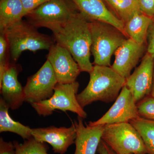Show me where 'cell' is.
Masks as SVG:
<instances>
[{
	"label": "cell",
	"instance_id": "obj_1",
	"mask_svg": "<svg viewBox=\"0 0 154 154\" xmlns=\"http://www.w3.org/2000/svg\"><path fill=\"white\" fill-rule=\"evenodd\" d=\"M51 31L56 42L69 51L81 72L90 73L94 67L90 60L92 38L90 22L77 12L65 24Z\"/></svg>",
	"mask_w": 154,
	"mask_h": 154
},
{
	"label": "cell",
	"instance_id": "obj_2",
	"mask_svg": "<svg viewBox=\"0 0 154 154\" xmlns=\"http://www.w3.org/2000/svg\"><path fill=\"white\" fill-rule=\"evenodd\" d=\"M89 83L77 99L83 108L97 101L109 103L115 101L125 85L126 79L111 67L94 65Z\"/></svg>",
	"mask_w": 154,
	"mask_h": 154
},
{
	"label": "cell",
	"instance_id": "obj_3",
	"mask_svg": "<svg viewBox=\"0 0 154 154\" xmlns=\"http://www.w3.org/2000/svg\"><path fill=\"white\" fill-rule=\"evenodd\" d=\"M0 33L5 34L8 40L12 63H16L24 51H49L56 43L54 37L39 33L35 26L22 19Z\"/></svg>",
	"mask_w": 154,
	"mask_h": 154
},
{
	"label": "cell",
	"instance_id": "obj_4",
	"mask_svg": "<svg viewBox=\"0 0 154 154\" xmlns=\"http://www.w3.org/2000/svg\"><path fill=\"white\" fill-rule=\"evenodd\" d=\"M92 38L91 53L94 65L111 67V59L128 38L122 32L108 23L90 22Z\"/></svg>",
	"mask_w": 154,
	"mask_h": 154
},
{
	"label": "cell",
	"instance_id": "obj_5",
	"mask_svg": "<svg viewBox=\"0 0 154 154\" xmlns=\"http://www.w3.org/2000/svg\"><path fill=\"white\" fill-rule=\"evenodd\" d=\"M102 139L117 154H146L143 140L130 122L105 125Z\"/></svg>",
	"mask_w": 154,
	"mask_h": 154
},
{
	"label": "cell",
	"instance_id": "obj_6",
	"mask_svg": "<svg viewBox=\"0 0 154 154\" xmlns=\"http://www.w3.org/2000/svg\"><path fill=\"white\" fill-rule=\"evenodd\" d=\"M79 87V84L76 81L70 84L57 83L50 98L33 103L31 106L38 115L44 117L51 115L54 111L58 110L71 111L83 119L86 118L87 113L77 99Z\"/></svg>",
	"mask_w": 154,
	"mask_h": 154
},
{
	"label": "cell",
	"instance_id": "obj_7",
	"mask_svg": "<svg viewBox=\"0 0 154 154\" xmlns=\"http://www.w3.org/2000/svg\"><path fill=\"white\" fill-rule=\"evenodd\" d=\"M75 8L66 0H50L25 17L36 28H47L51 31L67 22L77 13Z\"/></svg>",
	"mask_w": 154,
	"mask_h": 154
},
{
	"label": "cell",
	"instance_id": "obj_8",
	"mask_svg": "<svg viewBox=\"0 0 154 154\" xmlns=\"http://www.w3.org/2000/svg\"><path fill=\"white\" fill-rule=\"evenodd\" d=\"M57 83L52 67L46 60L38 71L28 78L24 87L25 102L31 105L49 99Z\"/></svg>",
	"mask_w": 154,
	"mask_h": 154
},
{
	"label": "cell",
	"instance_id": "obj_9",
	"mask_svg": "<svg viewBox=\"0 0 154 154\" xmlns=\"http://www.w3.org/2000/svg\"><path fill=\"white\" fill-rule=\"evenodd\" d=\"M139 117L136 103L125 85L109 110L101 118L90 122L88 125L95 126L129 122Z\"/></svg>",
	"mask_w": 154,
	"mask_h": 154
},
{
	"label": "cell",
	"instance_id": "obj_10",
	"mask_svg": "<svg viewBox=\"0 0 154 154\" xmlns=\"http://www.w3.org/2000/svg\"><path fill=\"white\" fill-rule=\"evenodd\" d=\"M47 60L51 64L59 84L75 82L81 73L79 65L69 51L56 42L49 49Z\"/></svg>",
	"mask_w": 154,
	"mask_h": 154
},
{
	"label": "cell",
	"instance_id": "obj_11",
	"mask_svg": "<svg viewBox=\"0 0 154 154\" xmlns=\"http://www.w3.org/2000/svg\"><path fill=\"white\" fill-rule=\"evenodd\" d=\"M154 71V58L147 52L139 66L126 79L125 86L130 91L136 104L150 95Z\"/></svg>",
	"mask_w": 154,
	"mask_h": 154
},
{
	"label": "cell",
	"instance_id": "obj_12",
	"mask_svg": "<svg viewBox=\"0 0 154 154\" xmlns=\"http://www.w3.org/2000/svg\"><path fill=\"white\" fill-rule=\"evenodd\" d=\"M32 135L38 141L49 144L55 153L64 154L75 143L76 133L73 124L68 128L51 126L32 128Z\"/></svg>",
	"mask_w": 154,
	"mask_h": 154
},
{
	"label": "cell",
	"instance_id": "obj_13",
	"mask_svg": "<svg viewBox=\"0 0 154 154\" xmlns=\"http://www.w3.org/2000/svg\"><path fill=\"white\" fill-rule=\"evenodd\" d=\"M145 50V45L138 44L131 38H127L114 53L115 60L111 67L126 79L138 63Z\"/></svg>",
	"mask_w": 154,
	"mask_h": 154
},
{
	"label": "cell",
	"instance_id": "obj_14",
	"mask_svg": "<svg viewBox=\"0 0 154 154\" xmlns=\"http://www.w3.org/2000/svg\"><path fill=\"white\" fill-rule=\"evenodd\" d=\"M70 1L79 11L80 14L89 22L97 21L108 23L126 35L124 22L107 9L103 0Z\"/></svg>",
	"mask_w": 154,
	"mask_h": 154
},
{
	"label": "cell",
	"instance_id": "obj_15",
	"mask_svg": "<svg viewBox=\"0 0 154 154\" xmlns=\"http://www.w3.org/2000/svg\"><path fill=\"white\" fill-rule=\"evenodd\" d=\"M21 69L19 65L11 63L0 80L2 97L12 110H17L25 102L24 88L18 80Z\"/></svg>",
	"mask_w": 154,
	"mask_h": 154
},
{
	"label": "cell",
	"instance_id": "obj_16",
	"mask_svg": "<svg viewBox=\"0 0 154 154\" xmlns=\"http://www.w3.org/2000/svg\"><path fill=\"white\" fill-rule=\"evenodd\" d=\"M82 117L78 116L73 123L76 137L74 154H96L105 128V125L90 126L83 123Z\"/></svg>",
	"mask_w": 154,
	"mask_h": 154
},
{
	"label": "cell",
	"instance_id": "obj_17",
	"mask_svg": "<svg viewBox=\"0 0 154 154\" xmlns=\"http://www.w3.org/2000/svg\"><path fill=\"white\" fill-rule=\"evenodd\" d=\"M153 19L142 13L135 15L125 23V32L128 38L138 44L145 45L148 33Z\"/></svg>",
	"mask_w": 154,
	"mask_h": 154
},
{
	"label": "cell",
	"instance_id": "obj_18",
	"mask_svg": "<svg viewBox=\"0 0 154 154\" xmlns=\"http://www.w3.org/2000/svg\"><path fill=\"white\" fill-rule=\"evenodd\" d=\"M25 17L21 0L0 1V32Z\"/></svg>",
	"mask_w": 154,
	"mask_h": 154
},
{
	"label": "cell",
	"instance_id": "obj_19",
	"mask_svg": "<svg viewBox=\"0 0 154 154\" xmlns=\"http://www.w3.org/2000/svg\"><path fill=\"white\" fill-rule=\"evenodd\" d=\"M8 105L1 97L0 99V132H11L20 136L24 140L33 137L32 128L15 121L9 115Z\"/></svg>",
	"mask_w": 154,
	"mask_h": 154
},
{
	"label": "cell",
	"instance_id": "obj_20",
	"mask_svg": "<svg viewBox=\"0 0 154 154\" xmlns=\"http://www.w3.org/2000/svg\"><path fill=\"white\" fill-rule=\"evenodd\" d=\"M124 24L141 12L137 0H105Z\"/></svg>",
	"mask_w": 154,
	"mask_h": 154
},
{
	"label": "cell",
	"instance_id": "obj_21",
	"mask_svg": "<svg viewBox=\"0 0 154 154\" xmlns=\"http://www.w3.org/2000/svg\"><path fill=\"white\" fill-rule=\"evenodd\" d=\"M129 122L142 138L148 154H154V121L139 117Z\"/></svg>",
	"mask_w": 154,
	"mask_h": 154
},
{
	"label": "cell",
	"instance_id": "obj_22",
	"mask_svg": "<svg viewBox=\"0 0 154 154\" xmlns=\"http://www.w3.org/2000/svg\"><path fill=\"white\" fill-rule=\"evenodd\" d=\"M16 154H48V146L45 143L36 140L33 137L24 140L23 143L13 142Z\"/></svg>",
	"mask_w": 154,
	"mask_h": 154
},
{
	"label": "cell",
	"instance_id": "obj_23",
	"mask_svg": "<svg viewBox=\"0 0 154 154\" xmlns=\"http://www.w3.org/2000/svg\"><path fill=\"white\" fill-rule=\"evenodd\" d=\"M10 48L8 40L5 34H0V80L5 74L11 63L10 62Z\"/></svg>",
	"mask_w": 154,
	"mask_h": 154
},
{
	"label": "cell",
	"instance_id": "obj_24",
	"mask_svg": "<svg viewBox=\"0 0 154 154\" xmlns=\"http://www.w3.org/2000/svg\"><path fill=\"white\" fill-rule=\"evenodd\" d=\"M140 117L154 121V98L149 96L137 103Z\"/></svg>",
	"mask_w": 154,
	"mask_h": 154
},
{
	"label": "cell",
	"instance_id": "obj_25",
	"mask_svg": "<svg viewBox=\"0 0 154 154\" xmlns=\"http://www.w3.org/2000/svg\"><path fill=\"white\" fill-rule=\"evenodd\" d=\"M141 12L151 18H154V0H137Z\"/></svg>",
	"mask_w": 154,
	"mask_h": 154
},
{
	"label": "cell",
	"instance_id": "obj_26",
	"mask_svg": "<svg viewBox=\"0 0 154 154\" xmlns=\"http://www.w3.org/2000/svg\"><path fill=\"white\" fill-rule=\"evenodd\" d=\"M49 1L50 0H21L24 7L25 16L33 10Z\"/></svg>",
	"mask_w": 154,
	"mask_h": 154
},
{
	"label": "cell",
	"instance_id": "obj_27",
	"mask_svg": "<svg viewBox=\"0 0 154 154\" xmlns=\"http://www.w3.org/2000/svg\"><path fill=\"white\" fill-rule=\"evenodd\" d=\"M0 154H16L14 142L5 141L0 138Z\"/></svg>",
	"mask_w": 154,
	"mask_h": 154
},
{
	"label": "cell",
	"instance_id": "obj_28",
	"mask_svg": "<svg viewBox=\"0 0 154 154\" xmlns=\"http://www.w3.org/2000/svg\"><path fill=\"white\" fill-rule=\"evenodd\" d=\"M147 40V52L154 58V18L149 28Z\"/></svg>",
	"mask_w": 154,
	"mask_h": 154
},
{
	"label": "cell",
	"instance_id": "obj_29",
	"mask_svg": "<svg viewBox=\"0 0 154 154\" xmlns=\"http://www.w3.org/2000/svg\"><path fill=\"white\" fill-rule=\"evenodd\" d=\"M97 151L99 154H117L102 139L99 143Z\"/></svg>",
	"mask_w": 154,
	"mask_h": 154
},
{
	"label": "cell",
	"instance_id": "obj_30",
	"mask_svg": "<svg viewBox=\"0 0 154 154\" xmlns=\"http://www.w3.org/2000/svg\"><path fill=\"white\" fill-rule=\"evenodd\" d=\"M150 95L154 98V71L153 78L152 86L151 92V94Z\"/></svg>",
	"mask_w": 154,
	"mask_h": 154
},
{
	"label": "cell",
	"instance_id": "obj_31",
	"mask_svg": "<svg viewBox=\"0 0 154 154\" xmlns=\"http://www.w3.org/2000/svg\"></svg>",
	"mask_w": 154,
	"mask_h": 154
}]
</instances>
